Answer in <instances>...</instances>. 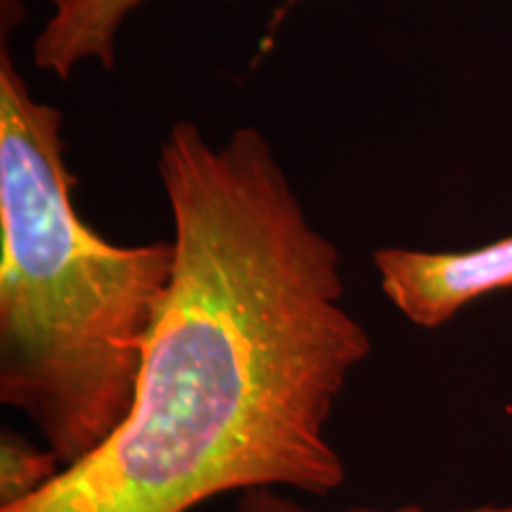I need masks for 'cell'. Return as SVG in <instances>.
<instances>
[{
	"label": "cell",
	"instance_id": "1",
	"mask_svg": "<svg viewBox=\"0 0 512 512\" xmlns=\"http://www.w3.org/2000/svg\"><path fill=\"white\" fill-rule=\"evenodd\" d=\"M157 174L176 264L131 413L0 512H190L233 491L330 496L347 482L328 425L373 339L344 304L337 245L259 128L214 145L176 121Z\"/></svg>",
	"mask_w": 512,
	"mask_h": 512
},
{
	"label": "cell",
	"instance_id": "3",
	"mask_svg": "<svg viewBox=\"0 0 512 512\" xmlns=\"http://www.w3.org/2000/svg\"><path fill=\"white\" fill-rule=\"evenodd\" d=\"M373 266L387 302L413 325L434 330L477 299L512 287V235L463 252L380 247Z\"/></svg>",
	"mask_w": 512,
	"mask_h": 512
},
{
	"label": "cell",
	"instance_id": "6",
	"mask_svg": "<svg viewBox=\"0 0 512 512\" xmlns=\"http://www.w3.org/2000/svg\"><path fill=\"white\" fill-rule=\"evenodd\" d=\"M238 512H325L316 508H306L304 503L294 501L292 496H285L283 489H249L242 491L238 501ZM337 512H425L413 505L406 508H394V510H377V508H349V510H337ZM453 512H512V503L508 505H479V508H467V510H453Z\"/></svg>",
	"mask_w": 512,
	"mask_h": 512
},
{
	"label": "cell",
	"instance_id": "4",
	"mask_svg": "<svg viewBox=\"0 0 512 512\" xmlns=\"http://www.w3.org/2000/svg\"><path fill=\"white\" fill-rule=\"evenodd\" d=\"M147 0H46L50 17L36 34L34 67L67 81L81 64L95 62L105 72L117 64V36L128 17ZM302 0H285V8Z\"/></svg>",
	"mask_w": 512,
	"mask_h": 512
},
{
	"label": "cell",
	"instance_id": "5",
	"mask_svg": "<svg viewBox=\"0 0 512 512\" xmlns=\"http://www.w3.org/2000/svg\"><path fill=\"white\" fill-rule=\"evenodd\" d=\"M53 453L36 451L19 434L5 432L0 441V508H10L38 494L50 479L57 477Z\"/></svg>",
	"mask_w": 512,
	"mask_h": 512
},
{
	"label": "cell",
	"instance_id": "2",
	"mask_svg": "<svg viewBox=\"0 0 512 512\" xmlns=\"http://www.w3.org/2000/svg\"><path fill=\"white\" fill-rule=\"evenodd\" d=\"M176 245H114L74 207L62 112L0 46V403L64 467L112 437L136 401Z\"/></svg>",
	"mask_w": 512,
	"mask_h": 512
}]
</instances>
